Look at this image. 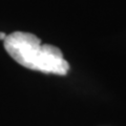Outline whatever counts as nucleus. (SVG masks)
<instances>
[{
  "mask_svg": "<svg viewBox=\"0 0 126 126\" xmlns=\"http://www.w3.org/2000/svg\"><path fill=\"white\" fill-rule=\"evenodd\" d=\"M3 43L7 54L26 68L59 76H65L69 70L61 50L50 44L41 45V40L34 34L14 32Z\"/></svg>",
  "mask_w": 126,
  "mask_h": 126,
  "instance_id": "nucleus-1",
  "label": "nucleus"
},
{
  "mask_svg": "<svg viewBox=\"0 0 126 126\" xmlns=\"http://www.w3.org/2000/svg\"><path fill=\"white\" fill-rule=\"evenodd\" d=\"M5 38H6V34L2 33V32H0V40H3V41H4Z\"/></svg>",
  "mask_w": 126,
  "mask_h": 126,
  "instance_id": "nucleus-2",
  "label": "nucleus"
}]
</instances>
